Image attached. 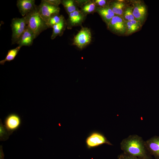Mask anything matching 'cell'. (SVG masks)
<instances>
[{"label": "cell", "mask_w": 159, "mask_h": 159, "mask_svg": "<svg viewBox=\"0 0 159 159\" xmlns=\"http://www.w3.org/2000/svg\"><path fill=\"white\" fill-rule=\"evenodd\" d=\"M130 2L135 19L140 21L143 24L147 18L148 12L146 5L143 1L140 0H130Z\"/></svg>", "instance_id": "cell-5"}, {"label": "cell", "mask_w": 159, "mask_h": 159, "mask_svg": "<svg viewBox=\"0 0 159 159\" xmlns=\"http://www.w3.org/2000/svg\"><path fill=\"white\" fill-rule=\"evenodd\" d=\"M86 143L88 148H95L103 144L112 145L103 134L95 132L92 133L87 137Z\"/></svg>", "instance_id": "cell-8"}, {"label": "cell", "mask_w": 159, "mask_h": 159, "mask_svg": "<svg viewBox=\"0 0 159 159\" xmlns=\"http://www.w3.org/2000/svg\"><path fill=\"white\" fill-rule=\"evenodd\" d=\"M4 123V125L6 129L12 133L20 127L21 123V120L17 114L11 113L6 117Z\"/></svg>", "instance_id": "cell-9"}, {"label": "cell", "mask_w": 159, "mask_h": 159, "mask_svg": "<svg viewBox=\"0 0 159 159\" xmlns=\"http://www.w3.org/2000/svg\"><path fill=\"white\" fill-rule=\"evenodd\" d=\"M97 11L107 25L115 15L109 4L103 7H98Z\"/></svg>", "instance_id": "cell-13"}, {"label": "cell", "mask_w": 159, "mask_h": 159, "mask_svg": "<svg viewBox=\"0 0 159 159\" xmlns=\"http://www.w3.org/2000/svg\"><path fill=\"white\" fill-rule=\"evenodd\" d=\"M107 2V1L105 0H96L94 3L95 4L100 6V7H102L108 4Z\"/></svg>", "instance_id": "cell-25"}, {"label": "cell", "mask_w": 159, "mask_h": 159, "mask_svg": "<svg viewBox=\"0 0 159 159\" xmlns=\"http://www.w3.org/2000/svg\"><path fill=\"white\" fill-rule=\"evenodd\" d=\"M123 153L140 159H152L146 148L145 141L136 135H130L120 143Z\"/></svg>", "instance_id": "cell-1"}, {"label": "cell", "mask_w": 159, "mask_h": 159, "mask_svg": "<svg viewBox=\"0 0 159 159\" xmlns=\"http://www.w3.org/2000/svg\"><path fill=\"white\" fill-rule=\"evenodd\" d=\"M6 128L4 125H3L1 122H0V138L1 140L5 141L8 139L9 136L11 134Z\"/></svg>", "instance_id": "cell-22"}, {"label": "cell", "mask_w": 159, "mask_h": 159, "mask_svg": "<svg viewBox=\"0 0 159 159\" xmlns=\"http://www.w3.org/2000/svg\"><path fill=\"white\" fill-rule=\"evenodd\" d=\"M45 1L50 4L57 6H58L62 3V1L61 0H45Z\"/></svg>", "instance_id": "cell-26"}, {"label": "cell", "mask_w": 159, "mask_h": 159, "mask_svg": "<svg viewBox=\"0 0 159 159\" xmlns=\"http://www.w3.org/2000/svg\"><path fill=\"white\" fill-rule=\"evenodd\" d=\"M95 3L91 2L85 5L82 8V10L85 13H91L95 10Z\"/></svg>", "instance_id": "cell-23"}, {"label": "cell", "mask_w": 159, "mask_h": 159, "mask_svg": "<svg viewBox=\"0 0 159 159\" xmlns=\"http://www.w3.org/2000/svg\"><path fill=\"white\" fill-rule=\"evenodd\" d=\"M83 16L79 11L76 10L69 15V21L72 25L79 24L83 20Z\"/></svg>", "instance_id": "cell-17"}, {"label": "cell", "mask_w": 159, "mask_h": 159, "mask_svg": "<svg viewBox=\"0 0 159 159\" xmlns=\"http://www.w3.org/2000/svg\"><path fill=\"white\" fill-rule=\"evenodd\" d=\"M16 6L20 13L23 17L37 6L34 0H18Z\"/></svg>", "instance_id": "cell-11"}, {"label": "cell", "mask_w": 159, "mask_h": 159, "mask_svg": "<svg viewBox=\"0 0 159 159\" xmlns=\"http://www.w3.org/2000/svg\"><path fill=\"white\" fill-rule=\"evenodd\" d=\"M60 9L58 6L52 5L45 0H42L38 6V11L41 17L47 24L49 18L52 16L59 14Z\"/></svg>", "instance_id": "cell-4"}, {"label": "cell", "mask_w": 159, "mask_h": 159, "mask_svg": "<svg viewBox=\"0 0 159 159\" xmlns=\"http://www.w3.org/2000/svg\"><path fill=\"white\" fill-rule=\"evenodd\" d=\"M147 149L155 159H159V136H154L145 141Z\"/></svg>", "instance_id": "cell-10"}, {"label": "cell", "mask_w": 159, "mask_h": 159, "mask_svg": "<svg viewBox=\"0 0 159 159\" xmlns=\"http://www.w3.org/2000/svg\"><path fill=\"white\" fill-rule=\"evenodd\" d=\"M61 3L65 9L69 14L76 10V7L73 1L72 0H63Z\"/></svg>", "instance_id": "cell-20"}, {"label": "cell", "mask_w": 159, "mask_h": 159, "mask_svg": "<svg viewBox=\"0 0 159 159\" xmlns=\"http://www.w3.org/2000/svg\"><path fill=\"white\" fill-rule=\"evenodd\" d=\"M36 38L34 33L27 26L17 44L21 47L23 46L30 47L32 44L34 40Z\"/></svg>", "instance_id": "cell-12"}, {"label": "cell", "mask_w": 159, "mask_h": 159, "mask_svg": "<svg viewBox=\"0 0 159 159\" xmlns=\"http://www.w3.org/2000/svg\"><path fill=\"white\" fill-rule=\"evenodd\" d=\"M10 26L12 31L11 44H17L27 26L26 19L24 17L14 18L11 20Z\"/></svg>", "instance_id": "cell-3"}, {"label": "cell", "mask_w": 159, "mask_h": 159, "mask_svg": "<svg viewBox=\"0 0 159 159\" xmlns=\"http://www.w3.org/2000/svg\"><path fill=\"white\" fill-rule=\"evenodd\" d=\"M132 6L127 5L125 9L122 17L125 21L135 19L132 14Z\"/></svg>", "instance_id": "cell-18"}, {"label": "cell", "mask_w": 159, "mask_h": 159, "mask_svg": "<svg viewBox=\"0 0 159 159\" xmlns=\"http://www.w3.org/2000/svg\"><path fill=\"white\" fill-rule=\"evenodd\" d=\"M38 6L24 16L27 26L32 32L36 38L43 31L49 28L46 22L38 12Z\"/></svg>", "instance_id": "cell-2"}, {"label": "cell", "mask_w": 159, "mask_h": 159, "mask_svg": "<svg viewBox=\"0 0 159 159\" xmlns=\"http://www.w3.org/2000/svg\"><path fill=\"white\" fill-rule=\"evenodd\" d=\"M91 40V34L87 28H83L74 37L73 44L82 49L89 44Z\"/></svg>", "instance_id": "cell-7"}, {"label": "cell", "mask_w": 159, "mask_h": 159, "mask_svg": "<svg viewBox=\"0 0 159 159\" xmlns=\"http://www.w3.org/2000/svg\"><path fill=\"white\" fill-rule=\"evenodd\" d=\"M118 159H140L138 158L131 156L123 153L119 154L117 156Z\"/></svg>", "instance_id": "cell-24"}, {"label": "cell", "mask_w": 159, "mask_h": 159, "mask_svg": "<svg viewBox=\"0 0 159 159\" xmlns=\"http://www.w3.org/2000/svg\"><path fill=\"white\" fill-rule=\"evenodd\" d=\"M126 33L125 35H129L139 30L141 27L132 24L130 21H125Z\"/></svg>", "instance_id": "cell-21"}, {"label": "cell", "mask_w": 159, "mask_h": 159, "mask_svg": "<svg viewBox=\"0 0 159 159\" xmlns=\"http://www.w3.org/2000/svg\"><path fill=\"white\" fill-rule=\"evenodd\" d=\"M108 29L113 33L119 35H125V21L122 16L115 15L107 25Z\"/></svg>", "instance_id": "cell-6"}, {"label": "cell", "mask_w": 159, "mask_h": 159, "mask_svg": "<svg viewBox=\"0 0 159 159\" xmlns=\"http://www.w3.org/2000/svg\"><path fill=\"white\" fill-rule=\"evenodd\" d=\"M21 47L18 46L14 49L8 50L5 58L0 61V64L4 65L6 62H10L13 60L18 54Z\"/></svg>", "instance_id": "cell-16"}, {"label": "cell", "mask_w": 159, "mask_h": 159, "mask_svg": "<svg viewBox=\"0 0 159 159\" xmlns=\"http://www.w3.org/2000/svg\"><path fill=\"white\" fill-rule=\"evenodd\" d=\"M66 25V22L64 19L60 23L54 25L53 28V31L51 36V39H54L57 36H60L62 34Z\"/></svg>", "instance_id": "cell-15"}, {"label": "cell", "mask_w": 159, "mask_h": 159, "mask_svg": "<svg viewBox=\"0 0 159 159\" xmlns=\"http://www.w3.org/2000/svg\"><path fill=\"white\" fill-rule=\"evenodd\" d=\"M112 11L116 15L122 16L124 10L127 4L124 0L113 1L109 4Z\"/></svg>", "instance_id": "cell-14"}, {"label": "cell", "mask_w": 159, "mask_h": 159, "mask_svg": "<svg viewBox=\"0 0 159 159\" xmlns=\"http://www.w3.org/2000/svg\"><path fill=\"white\" fill-rule=\"evenodd\" d=\"M0 159H4V155L2 149H0Z\"/></svg>", "instance_id": "cell-27"}, {"label": "cell", "mask_w": 159, "mask_h": 159, "mask_svg": "<svg viewBox=\"0 0 159 159\" xmlns=\"http://www.w3.org/2000/svg\"><path fill=\"white\" fill-rule=\"evenodd\" d=\"M64 19V17L62 15H59V14L52 16L49 19L47 23L49 27L51 28L54 25L58 24Z\"/></svg>", "instance_id": "cell-19"}]
</instances>
